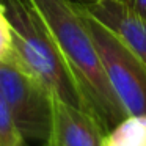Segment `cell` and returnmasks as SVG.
<instances>
[{"instance_id":"obj_1","label":"cell","mask_w":146,"mask_h":146,"mask_svg":"<svg viewBox=\"0 0 146 146\" xmlns=\"http://www.w3.org/2000/svg\"><path fill=\"white\" fill-rule=\"evenodd\" d=\"M54 36L91 113L107 129L127 116L116 98L82 16L72 0H30Z\"/></svg>"},{"instance_id":"obj_2","label":"cell","mask_w":146,"mask_h":146,"mask_svg":"<svg viewBox=\"0 0 146 146\" xmlns=\"http://www.w3.org/2000/svg\"><path fill=\"white\" fill-rule=\"evenodd\" d=\"M11 29V55L35 76L52 96L82 108H88L54 36L30 0H2Z\"/></svg>"},{"instance_id":"obj_3","label":"cell","mask_w":146,"mask_h":146,"mask_svg":"<svg viewBox=\"0 0 146 146\" xmlns=\"http://www.w3.org/2000/svg\"><path fill=\"white\" fill-rule=\"evenodd\" d=\"M91 36L108 83L127 116H146V64L126 41L72 2Z\"/></svg>"},{"instance_id":"obj_4","label":"cell","mask_w":146,"mask_h":146,"mask_svg":"<svg viewBox=\"0 0 146 146\" xmlns=\"http://www.w3.org/2000/svg\"><path fill=\"white\" fill-rule=\"evenodd\" d=\"M0 96L24 140L46 143L52 129V93L10 55L0 61Z\"/></svg>"},{"instance_id":"obj_5","label":"cell","mask_w":146,"mask_h":146,"mask_svg":"<svg viewBox=\"0 0 146 146\" xmlns=\"http://www.w3.org/2000/svg\"><path fill=\"white\" fill-rule=\"evenodd\" d=\"M107 129L93 113L52 101V129L47 141L52 146H104Z\"/></svg>"},{"instance_id":"obj_6","label":"cell","mask_w":146,"mask_h":146,"mask_svg":"<svg viewBox=\"0 0 146 146\" xmlns=\"http://www.w3.org/2000/svg\"><path fill=\"white\" fill-rule=\"evenodd\" d=\"M77 5L126 41L146 64V21L132 14L119 0H96L91 3L77 2Z\"/></svg>"},{"instance_id":"obj_7","label":"cell","mask_w":146,"mask_h":146,"mask_svg":"<svg viewBox=\"0 0 146 146\" xmlns=\"http://www.w3.org/2000/svg\"><path fill=\"white\" fill-rule=\"evenodd\" d=\"M104 146H146V116H126L107 132Z\"/></svg>"},{"instance_id":"obj_8","label":"cell","mask_w":146,"mask_h":146,"mask_svg":"<svg viewBox=\"0 0 146 146\" xmlns=\"http://www.w3.org/2000/svg\"><path fill=\"white\" fill-rule=\"evenodd\" d=\"M0 146H25V140L17 130L2 96H0Z\"/></svg>"},{"instance_id":"obj_9","label":"cell","mask_w":146,"mask_h":146,"mask_svg":"<svg viewBox=\"0 0 146 146\" xmlns=\"http://www.w3.org/2000/svg\"><path fill=\"white\" fill-rule=\"evenodd\" d=\"M119 2L132 14H135L141 21H146V0H119Z\"/></svg>"},{"instance_id":"obj_10","label":"cell","mask_w":146,"mask_h":146,"mask_svg":"<svg viewBox=\"0 0 146 146\" xmlns=\"http://www.w3.org/2000/svg\"><path fill=\"white\" fill-rule=\"evenodd\" d=\"M5 16V10H3V3H2V0H0V17Z\"/></svg>"},{"instance_id":"obj_11","label":"cell","mask_w":146,"mask_h":146,"mask_svg":"<svg viewBox=\"0 0 146 146\" xmlns=\"http://www.w3.org/2000/svg\"><path fill=\"white\" fill-rule=\"evenodd\" d=\"M72 2H80V3H91V2H96V0H72Z\"/></svg>"},{"instance_id":"obj_12","label":"cell","mask_w":146,"mask_h":146,"mask_svg":"<svg viewBox=\"0 0 146 146\" xmlns=\"http://www.w3.org/2000/svg\"><path fill=\"white\" fill-rule=\"evenodd\" d=\"M44 146H52V143H50V141H46V143H44Z\"/></svg>"}]
</instances>
